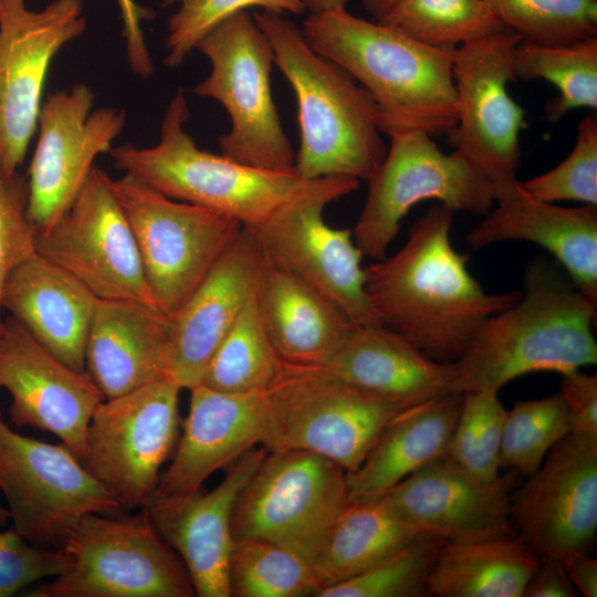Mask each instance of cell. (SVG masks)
<instances>
[{"instance_id":"6da1fadb","label":"cell","mask_w":597,"mask_h":597,"mask_svg":"<svg viewBox=\"0 0 597 597\" xmlns=\"http://www.w3.org/2000/svg\"><path fill=\"white\" fill-rule=\"evenodd\" d=\"M452 222L450 209L431 207L395 254L365 268L377 322L441 363L457 362L480 324L522 296L484 291L452 245Z\"/></svg>"},{"instance_id":"7a4b0ae2","label":"cell","mask_w":597,"mask_h":597,"mask_svg":"<svg viewBox=\"0 0 597 597\" xmlns=\"http://www.w3.org/2000/svg\"><path fill=\"white\" fill-rule=\"evenodd\" d=\"M302 32L311 48L346 71L371 96L381 132L448 135L457 124L452 52L397 28L336 9L308 14Z\"/></svg>"},{"instance_id":"3957f363","label":"cell","mask_w":597,"mask_h":597,"mask_svg":"<svg viewBox=\"0 0 597 597\" xmlns=\"http://www.w3.org/2000/svg\"><path fill=\"white\" fill-rule=\"evenodd\" d=\"M524 284L521 298L484 320L454 362L455 391L499 392L525 374L564 375L596 364L597 306L544 260L528 264Z\"/></svg>"},{"instance_id":"277c9868","label":"cell","mask_w":597,"mask_h":597,"mask_svg":"<svg viewBox=\"0 0 597 597\" xmlns=\"http://www.w3.org/2000/svg\"><path fill=\"white\" fill-rule=\"evenodd\" d=\"M252 15L296 97L301 142L294 170L307 180H367L386 155L375 101L346 71L314 51L284 14L260 10Z\"/></svg>"},{"instance_id":"5b68a950","label":"cell","mask_w":597,"mask_h":597,"mask_svg":"<svg viewBox=\"0 0 597 597\" xmlns=\"http://www.w3.org/2000/svg\"><path fill=\"white\" fill-rule=\"evenodd\" d=\"M189 117L179 88L164 114L159 142L146 148L125 144L111 149L115 168L171 199L214 210L243 228L263 223L313 182L294 169L256 168L200 149L185 128Z\"/></svg>"},{"instance_id":"8992f818","label":"cell","mask_w":597,"mask_h":597,"mask_svg":"<svg viewBox=\"0 0 597 597\" xmlns=\"http://www.w3.org/2000/svg\"><path fill=\"white\" fill-rule=\"evenodd\" d=\"M66 572L36 586L32 597H190V576L144 510L135 515L85 514L60 546Z\"/></svg>"},{"instance_id":"52a82bcc","label":"cell","mask_w":597,"mask_h":597,"mask_svg":"<svg viewBox=\"0 0 597 597\" xmlns=\"http://www.w3.org/2000/svg\"><path fill=\"white\" fill-rule=\"evenodd\" d=\"M269 451L305 450L346 472L363 463L384 429L416 406L341 381L318 368L281 362L266 390Z\"/></svg>"},{"instance_id":"ba28073f","label":"cell","mask_w":597,"mask_h":597,"mask_svg":"<svg viewBox=\"0 0 597 597\" xmlns=\"http://www.w3.org/2000/svg\"><path fill=\"white\" fill-rule=\"evenodd\" d=\"M211 64L193 93L218 101L231 119L219 137L221 154L269 170L294 169L295 153L285 134L271 90L274 54L248 10L212 28L196 45Z\"/></svg>"},{"instance_id":"9c48e42d","label":"cell","mask_w":597,"mask_h":597,"mask_svg":"<svg viewBox=\"0 0 597 597\" xmlns=\"http://www.w3.org/2000/svg\"><path fill=\"white\" fill-rule=\"evenodd\" d=\"M388 136L390 147L367 179V198L352 229L363 255L384 259L404 217L419 202L438 200L452 212L480 216L492 209L493 182L461 153H443L422 130Z\"/></svg>"},{"instance_id":"30bf717a","label":"cell","mask_w":597,"mask_h":597,"mask_svg":"<svg viewBox=\"0 0 597 597\" xmlns=\"http://www.w3.org/2000/svg\"><path fill=\"white\" fill-rule=\"evenodd\" d=\"M358 187L359 180L348 177L315 179L266 221L245 229L269 264L315 290L354 325H380L368 304L363 253L352 229H336L324 219L329 203Z\"/></svg>"},{"instance_id":"8fae6325","label":"cell","mask_w":597,"mask_h":597,"mask_svg":"<svg viewBox=\"0 0 597 597\" xmlns=\"http://www.w3.org/2000/svg\"><path fill=\"white\" fill-rule=\"evenodd\" d=\"M348 504L341 465L311 451H269L237 499L232 534L274 542L314 565Z\"/></svg>"},{"instance_id":"7c38bea8","label":"cell","mask_w":597,"mask_h":597,"mask_svg":"<svg viewBox=\"0 0 597 597\" xmlns=\"http://www.w3.org/2000/svg\"><path fill=\"white\" fill-rule=\"evenodd\" d=\"M111 185L133 230L155 303L171 316L243 227L214 210L171 199L127 174Z\"/></svg>"},{"instance_id":"4fadbf2b","label":"cell","mask_w":597,"mask_h":597,"mask_svg":"<svg viewBox=\"0 0 597 597\" xmlns=\"http://www.w3.org/2000/svg\"><path fill=\"white\" fill-rule=\"evenodd\" d=\"M182 388L165 377L103 400L86 432L83 467L125 509H142L178 437Z\"/></svg>"},{"instance_id":"5bb4252c","label":"cell","mask_w":597,"mask_h":597,"mask_svg":"<svg viewBox=\"0 0 597 597\" xmlns=\"http://www.w3.org/2000/svg\"><path fill=\"white\" fill-rule=\"evenodd\" d=\"M0 491L13 528L41 546L57 548L85 514L121 515L125 511L65 444L21 436L1 412Z\"/></svg>"},{"instance_id":"9a60e30c","label":"cell","mask_w":597,"mask_h":597,"mask_svg":"<svg viewBox=\"0 0 597 597\" xmlns=\"http://www.w3.org/2000/svg\"><path fill=\"white\" fill-rule=\"evenodd\" d=\"M111 180L94 166L69 209L48 230L36 233L35 251L98 300L157 306Z\"/></svg>"},{"instance_id":"2e32d148","label":"cell","mask_w":597,"mask_h":597,"mask_svg":"<svg viewBox=\"0 0 597 597\" xmlns=\"http://www.w3.org/2000/svg\"><path fill=\"white\" fill-rule=\"evenodd\" d=\"M520 36L505 28L452 52L457 124L449 143L475 164L494 187L516 178L525 112L509 94Z\"/></svg>"},{"instance_id":"e0dca14e","label":"cell","mask_w":597,"mask_h":597,"mask_svg":"<svg viewBox=\"0 0 597 597\" xmlns=\"http://www.w3.org/2000/svg\"><path fill=\"white\" fill-rule=\"evenodd\" d=\"M82 0H53L40 11L0 0V160L23 163L38 127L42 93L56 53L86 29Z\"/></svg>"},{"instance_id":"ac0fdd59","label":"cell","mask_w":597,"mask_h":597,"mask_svg":"<svg viewBox=\"0 0 597 597\" xmlns=\"http://www.w3.org/2000/svg\"><path fill=\"white\" fill-rule=\"evenodd\" d=\"M94 93L85 84L56 91L42 103L39 138L29 168L28 216L36 233L69 209L94 167L123 132L126 114L116 107L92 111Z\"/></svg>"},{"instance_id":"d6986e66","label":"cell","mask_w":597,"mask_h":597,"mask_svg":"<svg viewBox=\"0 0 597 597\" xmlns=\"http://www.w3.org/2000/svg\"><path fill=\"white\" fill-rule=\"evenodd\" d=\"M511 525L540 561L589 553L597 533V444L570 434L511 494Z\"/></svg>"},{"instance_id":"ffe728a7","label":"cell","mask_w":597,"mask_h":597,"mask_svg":"<svg viewBox=\"0 0 597 597\" xmlns=\"http://www.w3.org/2000/svg\"><path fill=\"white\" fill-rule=\"evenodd\" d=\"M0 388L11 396L12 425L50 431L82 460L91 418L105 397L87 371L65 365L11 316L0 326Z\"/></svg>"},{"instance_id":"44dd1931","label":"cell","mask_w":597,"mask_h":597,"mask_svg":"<svg viewBox=\"0 0 597 597\" xmlns=\"http://www.w3.org/2000/svg\"><path fill=\"white\" fill-rule=\"evenodd\" d=\"M269 450L252 448L231 463L210 492H154L142 510L182 561L197 596L230 597L232 513L237 499Z\"/></svg>"},{"instance_id":"7402d4cb","label":"cell","mask_w":597,"mask_h":597,"mask_svg":"<svg viewBox=\"0 0 597 597\" xmlns=\"http://www.w3.org/2000/svg\"><path fill=\"white\" fill-rule=\"evenodd\" d=\"M516 473L484 481L444 454L379 500L421 533L438 535L446 542L511 535L510 500Z\"/></svg>"},{"instance_id":"603a6c76","label":"cell","mask_w":597,"mask_h":597,"mask_svg":"<svg viewBox=\"0 0 597 597\" xmlns=\"http://www.w3.org/2000/svg\"><path fill=\"white\" fill-rule=\"evenodd\" d=\"M265 260L242 228L184 305L170 316L169 377L201 384L219 345L255 293Z\"/></svg>"},{"instance_id":"cb8c5ba5","label":"cell","mask_w":597,"mask_h":597,"mask_svg":"<svg viewBox=\"0 0 597 597\" xmlns=\"http://www.w3.org/2000/svg\"><path fill=\"white\" fill-rule=\"evenodd\" d=\"M496 207L468 233L478 250L502 241L542 247L576 289L597 306V207H561L528 195L515 179L494 187Z\"/></svg>"},{"instance_id":"d4e9b609","label":"cell","mask_w":597,"mask_h":597,"mask_svg":"<svg viewBox=\"0 0 597 597\" xmlns=\"http://www.w3.org/2000/svg\"><path fill=\"white\" fill-rule=\"evenodd\" d=\"M189 390L182 437L155 490L160 494L198 491L213 472L264 444L268 436L266 391L230 394L202 384Z\"/></svg>"},{"instance_id":"484cf974","label":"cell","mask_w":597,"mask_h":597,"mask_svg":"<svg viewBox=\"0 0 597 597\" xmlns=\"http://www.w3.org/2000/svg\"><path fill=\"white\" fill-rule=\"evenodd\" d=\"M98 298L73 275L34 253L8 275L2 310L61 362L86 371V342Z\"/></svg>"},{"instance_id":"4316f807","label":"cell","mask_w":597,"mask_h":597,"mask_svg":"<svg viewBox=\"0 0 597 597\" xmlns=\"http://www.w3.org/2000/svg\"><path fill=\"white\" fill-rule=\"evenodd\" d=\"M170 316L134 301L98 300L86 371L105 399L169 377Z\"/></svg>"},{"instance_id":"83f0119b","label":"cell","mask_w":597,"mask_h":597,"mask_svg":"<svg viewBox=\"0 0 597 597\" xmlns=\"http://www.w3.org/2000/svg\"><path fill=\"white\" fill-rule=\"evenodd\" d=\"M318 369L357 388L411 405L455 391L454 363L432 359L383 325L355 326Z\"/></svg>"},{"instance_id":"f1b7e54d","label":"cell","mask_w":597,"mask_h":597,"mask_svg":"<svg viewBox=\"0 0 597 597\" xmlns=\"http://www.w3.org/2000/svg\"><path fill=\"white\" fill-rule=\"evenodd\" d=\"M256 302L276 355L290 365L323 367L356 326L323 295L266 261Z\"/></svg>"},{"instance_id":"f546056e","label":"cell","mask_w":597,"mask_h":597,"mask_svg":"<svg viewBox=\"0 0 597 597\" xmlns=\"http://www.w3.org/2000/svg\"><path fill=\"white\" fill-rule=\"evenodd\" d=\"M452 391L412 406L384 429L353 472H346L349 503L374 501L407 476L446 454L462 407Z\"/></svg>"},{"instance_id":"4dcf8cb0","label":"cell","mask_w":597,"mask_h":597,"mask_svg":"<svg viewBox=\"0 0 597 597\" xmlns=\"http://www.w3.org/2000/svg\"><path fill=\"white\" fill-rule=\"evenodd\" d=\"M541 561L517 536L446 542L428 576L438 597H523Z\"/></svg>"},{"instance_id":"1f68e13d","label":"cell","mask_w":597,"mask_h":597,"mask_svg":"<svg viewBox=\"0 0 597 597\" xmlns=\"http://www.w3.org/2000/svg\"><path fill=\"white\" fill-rule=\"evenodd\" d=\"M421 534L379 499L349 503L314 562L322 588L363 573Z\"/></svg>"},{"instance_id":"d6a6232c","label":"cell","mask_w":597,"mask_h":597,"mask_svg":"<svg viewBox=\"0 0 597 597\" xmlns=\"http://www.w3.org/2000/svg\"><path fill=\"white\" fill-rule=\"evenodd\" d=\"M513 70L515 78H542L556 87L558 95L545 105L549 123L575 108L597 109V38L565 45L520 42Z\"/></svg>"},{"instance_id":"836d02e7","label":"cell","mask_w":597,"mask_h":597,"mask_svg":"<svg viewBox=\"0 0 597 597\" xmlns=\"http://www.w3.org/2000/svg\"><path fill=\"white\" fill-rule=\"evenodd\" d=\"M280 367L281 359L264 328L255 291L216 350L201 384L230 394L266 391Z\"/></svg>"},{"instance_id":"e575fe53","label":"cell","mask_w":597,"mask_h":597,"mask_svg":"<svg viewBox=\"0 0 597 597\" xmlns=\"http://www.w3.org/2000/svg\"><path fill=\"white\" fill-rule=\"evenodd\" d=\"M230 596H316L314 565L295 552L259 537L234 538L229 566Z\"/></svg>"},{"instance_id":"d590c367","label":"cell","mask_w":597,"mask_h":597,"mask_svg":"<svg viewBox=\"0 0 597 597\" xmlns=\"http://www.w3.org/2000/svg\"><path fill=\"white\" fill-rule=\"evenodd\" d=\"M380 22L447 51L505 29L485 0H399Z\"/></svg>"},{"instance_id":"8d00e7d4","label":"cell","mask_w":597,"mask_h":597,"mask_svg":"<svg viewBox=\"0 0 597 597\" xmlns=\"http://www.w3.org/2000/svg\"><path fill=\"white\" fill-rule=\"evenodd\" d=\"M446 540L422 533L363 573L322 588L316 597H423Z\"/></svg>"},{"instance_id":"74e56055","label":"cell","mask_w":597,"mask_h":597,"mask_svg":"<svg viewBox=\"0 0 597 597\" xmlns=\"http://www.w3.org/2000/svg\"><path fill=\"white\" fill-rule=\"evenodd\" d=\"M521 42L565 45L597 38V0H485Z\"/></svg>"},{"instance_id":"f35d334b","label":"cell","mask_w":597,"mask_h":597,"mask_svg":"<svg viewBox=\"0 0 597 597\" xmlns=\"http://www.w3.org/2000/svg\"><path fill=\"white\" fill-rule=\"evenodd\" d=\"M569 430L561 392L515 404L506 410L500 465L530 476Z\"/></svg>"},{"instance_id":"ab89813d","label":"cell","mask_w":597,"mask_h":597,"mask_svg":"<svg viewBox=\"0 0 597 597\" xmlns=\"http://www.w3.org/2000/svg\"><path fill=\"white\" fill-rule=\"evenodd\" d=\"M506 409L496 391L463 392L460 415L446 455L471 474L494 481L499 476L500 449Z\"/></svg>"},{"instance_id":"60d3db41","label":"cell","mask_w":597,"mask_h":597,"mask_svg":"<svg viewBox=\"0 0 597 597\" xmlns=\"http://www.w3.org/2000/svg\"><path fill=\"white\" fill-rule=\"evenodd\" d=\"M172 3L178 9L168 18L163 60L170 69L178 67L212 28L239 11L251 7L282 14L306 11L302 0H163V6Z\"/></svg>"},{"instance_id":"b9f144b4","label":"cell","mask_w":597,"mask_h":597,"mask_svg":"<svg viewBox=\"0 0 597 597\" xmlns=\"http://www.w3.org/2000/svg\"><path fill=\"white\" fill-rule=\"evenodd\" d=\"M520 182L528 195L545 202L577 201L597 207L596 116L589 114L579 122L575 145L563 161Z\"/></svg>"},{"instance_id":"7bdbcfd3","label":"cell","mask_w":597,"mask_h":597,"mask_svg":"<svg viewBox=\"0 0 597 597\" xmlns=\"http://www.w3.org/2000/svg\"><path fill=\"white\" fill-rule=\"evenodd\" d=\"M29 186L24 176L0 160V326L1 295L10 272L36 253V231L28 216Z\"/></svg>"},{"instance_id":"ee69618b","label":"cell","mask_w":597,"mask_h":597,"mask_svg":"<svg viewBox=\"0 0 597 597\" xmlns=\"http://www.w3.org/2000/svg\"><path fill=\"white\" fill-rule=\"evenodd\" d=\"M71 565L62 548H36L13 527L0 532V597L13 596L46 577L59 576Z\"/></svg>"},{"instance_id":"f6af8a7d","label":"cell","mask_w":597,"mask_h":597,"mask_svg":"<svg viewBox=\"0 0 597 597\" xmlns=\"http://www.w3.org/2000/svg\"><path fill=\"white\" fill-rule=\"evenodd\" d=\"M569 422V434L597 444V376L579 369L564 374L561 384Z\"/></svg>"},{"instance_id":"bcb514c9","label":"cell","mask_w":597,"mask_h":597,"mask_svg":"<svg viewBox=\"0 0 597 597\" xmlns=\"http://www.w3.org/2000/svg\"><path fill=\"white\" fill-rule=\"evenodd\" d=\"M116 1L123 22L128 65L135 75L147 78L153 74L154 65L143 34L142 21L153 19L155 11L135 0Z\"/></svg>"},{"instance_id":"7dc6e473","label":"cell","mask_w":597,"mask_h":597,"mask_svg":"<svg viewBox=\"0 0 597 597\" xmlns=\"http://www.w3.org/2000/svg\"><path fill=\"white\" fill-rule=\"evenodd\" d=\"M575 596H577V591L558 558L541 561L523 593V597Z\"/></svg>"},{"instance_id":"c3c4849f","label":"cell","mask_w":597,"mask_h":597,"mask_svg":"<svg viewBox=\"0 0 597 597\" xmlns=\"http://www.w3.org/2000/svg\"><path fill=\"white\" fill-rule=\"evenodd\" d=\"M561 561L576 591L585 597H596L597 559L591 557L589 553L574 552Z\"/></svg>"},{"instance_id":"681fc988","label":"cell","mask_w":597,"mask_h":597,"mask_svg":"<svg viewBox=\"0 0 597 597\" xmlns=\"http://www.w3.org/2000/svg\"><path fill=\"white\" fill-rule=\"evenodd\" d=\"M364 9L376 21L383 20L399 0H362Z\"/></svg>"},{"instance_id":"f907efd6","label":"cell","mask_w":597,"mask_h":597,"mask_svg":"<svg viewBox=\"0 0 597 597\" xmlns=\"http://www.w3.org/2000/svg\"><path fill=\"white\" fill-rule=\"evenodd\" d=\"M308 14L336 9H346L348 0H302Z\"/></svg>"},{"instance_id":"816d5d0a","label":"cell","mask_w":597,"mask_h":597,"mask_svg":"<svg viewBox=\"0 0 597 597\" xmlns=\"http://www.w3.org/2000/svg\"><path fill=\"white\" fill-rule=\"evenodd\" d=\"M10 522V514L8 509L0 505V527H3Z\"/></svg>"}]
</instances>
